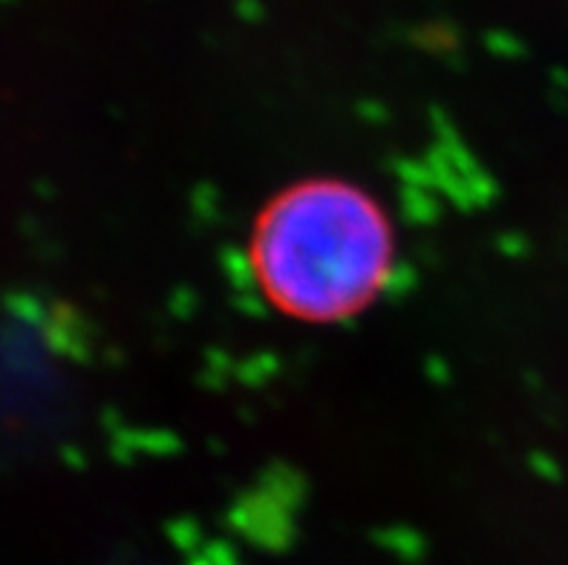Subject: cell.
<instances>
[{
    "label": "cell",
    "instance_id": "cell-1",
    "mask_svg": "<svg viewBox=\"0 0 568 565\" xmlns=\"http://www.w3.org/2000/svg\"><path fill=\"white\" fill-rule=\"evenodd\" d=\"M254 283L281 315L341 323L393 278L396 234L382 202L346 180H303L263 205L248 236Z\"/></svg>",
    "mask_w": 568,
    "mask_h": 565
}]
</instances>
